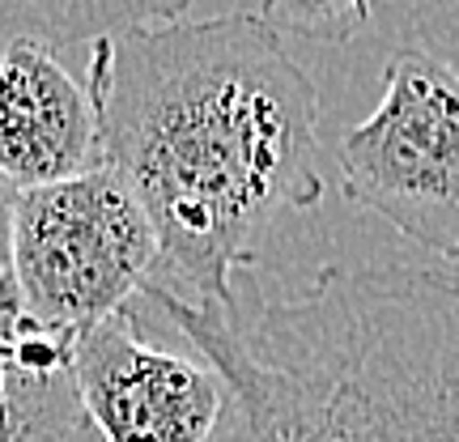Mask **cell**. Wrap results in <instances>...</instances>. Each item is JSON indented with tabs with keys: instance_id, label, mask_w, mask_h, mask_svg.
I'll return each mask as SVG.
<instances>
[{
	"instance_id": "1",
	"label": "cell",
	"mask_w": 459,
	"mask_h": 442,
	"mask_svg": "<svg viewBox=\"0 0 459 442\" xmlns=\"http://www.w3.org/2000/svg\"><path fill=\"white\" fill-rule=\"evenodd\" d=\"M102 166L158 234L183 298L234 302L281 217L324 200L319 90L260 9L149 4L85 48Z\"/></svg>"
},
{
	"instance_id": "2",
	"label": "cell",
	"mask_w": 459,
	"mask_h": 442,
	"mask_svg": "<svg viewBox=\"0 0 459 442\" xmlns=\"http://www.w3.org/2000/svg\"><path fill=\"white\" fill-rule=\"evenodd\" d=\"M179 336L221 378L209 442H459V277L319 268L243 319L153 281Z\"/></svg>"
},
{
	"instance_id": "3",
	"label": "cell",
	"mask_w": 459,
	"mask_h": 442,
	"mask_svg": "<svg viewBox=\"0 0 459 442\" xmlns=\"http://www.w3.org/2000/svg\"><path fill=\"white\" fill-rule=\"evenodd\" d=\"M162 273L158 234L124 179L94 166L77 179L17 192L13 281L22 311L77 332L141 302Z\"/></svg>"
},
{
	"instance_id": "4",
	"label": "cell",
	"mask_w": 459,
	"mask_h": 442,
	"mask_svg": "<svg viewBox=\"0 0 459 442\" xmlns=\"http://www.w3.org/2000/svg\"><path fill=\"white\" fill-rule=\"evenodd\" d=\"M341 192L409 243L459 260V73L434 51L400 48L383 65L375 111L336 145Z\"/></svg>"
},
{
	"instance_id": "5",
	"label": "cell",
	"mask_w": 459,
	"mask_h": 442,
	"mask_svg": "<svg viewBox=\"0 0 459 442\" xmlns=\"http://www.w3.org/2000/svg\"><path fill=\"white\" fill-rule=\"evenodd\" d=\"M73 387L102 442H209L221 421V378L141 336L136 307L77 332Z\"/></svg>"
},
{
	"instance_id": "6",
	"label": "cell",
	"mask_w": 459,
	"mask_h": 442,
	"mask_svg": "<svg viewBox=\"0 0 459 442\" xmlns=\"http://www.w3.org/2000/svg\"><path fill=\"white\" fill-rule=\"evenodd\" d=\"M102 166L85 77L56 48L9 30L0 43V179L34 192Z\"/></svg>"
},
{
	"instance_id": "7",
	"label": "cell",
	"mask_w": 459,
	"mask_h": 442,
	"mask_svg": "<svg viewBox=\"0 0 459 442\" xmlns=\"http://www.w3.org/2000/svg\"><path fill=\"white\" fill-rule=\"evenodd\" d=\"M73 341L26 311L0 319V442H60L85 421Z\"/></svg>"
},
{
	"instance_id": "8",
	"label": "cell",
	"mask_w": 459,
	"mask_h": 442,
	"mask_svg": "<svg viewBox=\"0 0 459 442\" xmlns=\"http://www.w3.org/2000/svg\"><path fill=\"white\" fill-rule=\"evenodd\" d=\"M260 13L281 34H311V39H353L370 22V9L361 4H268Z\"/></svg>"
},
{
	"instance_id": "9",
	"label": "cell",
	"mask_w": 459,
	"mask_h": 442,
	"mask_svg": "<svg viewBox=\"0 0 459 442\" xmlns=\"http://www.w3.org/2000/svg\"><path fill=\"white\" fill-rule=\"evenodd\" d=\"M13 200L17 192L0 179V319L22 311L17 281H13Z\"/></svg>"
},
{
	"instance_id": "10",
	"label": "cell",
	"mask_w": 459,
	"mask_h": 442,
	"mask_svg": "<svg viewBox=\"0 0 459 442\" xmlns=\"http://www.w3.org/2000/svg\"><path fill=\"white\" fill-rule=\"evenodd\" d=\"M60 442H102L99 434H94V426H90V421H82V426L73 429V434H65V438Z\"/></svg>"
}]
</instances>
